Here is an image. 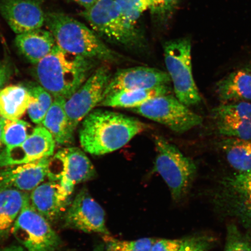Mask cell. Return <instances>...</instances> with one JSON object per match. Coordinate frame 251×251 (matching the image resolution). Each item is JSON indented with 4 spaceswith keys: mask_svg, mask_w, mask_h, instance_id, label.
I'll use <instances>...</instances> for the list:
<instances>
[{
    "mask_svg": "<svg viewBox=\"0 0 251 251\" xmlns=\"http://www.w3.org/2000/svg\"><path fill=\"white\" fill-rule=\"evenodd\" d=\"M146 128L139 119L121 113L93 110L81 122L80 145L91 155H105L121 149Z\"/></svg>",
    "mask_w": 251,
    "mask_h": 251,
    "instance_id": "cell-1",
    "label": "cell"
},
{
    "mask_svg": "<svg viewBox=\"0 0 251 251\" xmlns=\"http://www.w3.org/2000/svg\"><path fill=\"white\" fill-rule=\"evenodd\" d=\"M154 144L156 153L154 171L168 185L173 199L180 200L195 177L196 164L164 137L156 136Z\"/></svg>",
    "mask_w": 251,
    "mask_h": 251,
    "instance_id": "cell-4",
    "label": "cell"
},
{
    "mask_svg": "<svg viewBox=\"0 0 251 251\" xmlns=\"http://www.w3.org/2000/svg\"><path fill=\"white\" fill-rule=\"evenodd\" d=\"M66 100L61 97L54 98L42 124L51 134L55 143L60 145H68L74 140V133L71 129L65 109Z\"/></svg>",
    "mask_w": 251,
    "mask_h": 251,
    "instance_id": "cell-22",
    "label": "cell"
},
{
    "mask_svg": "<svg viewBox=\"0 0 251 251\" xmlns=\"http://www.w3.org/2000/svg\"><path fill=\"white\" fill-rule=\"evenodd\" d=\"M171 82L168 72L158 69L146 67L121 69L112 75L106 88L103 99L124 91L151 89L167 85Z\"/></svg>",
    "mask_w": 251,
    "mask_h": 251,
    "instance_id": "cell-13",
    "label": "cell"
},
{
    "mask_svg": "<svg viewBox=\"0 0 251 251\" xmlns=\"http://www.w3.org/2000/svg\"><path fill=\"white\" fill-rule=\"evenodd\" d=\"M4 149L5 147L2 139V118L1 117H0V155L1 154Z\"/></svg>",
    "mask_w": 251,
    "mask_h": 251,
    "instance_id": "cell-37",
    "label": "cell"
},
{
    "mask_svg": "<svg viewBox=\"0 0 251 251\" xmlns=\"http://www.w3.org/2000/svg\"><path fill=\"white\" fill-rule=\"evenodd\" d=\"M43 0H1L0 14L17 34L40 29L45 24Z\"/></svg>",
    "mask_w": 251,
    "mask_h": 251,
    "instance_id": "cell-14",
    "label": "cell"
},
{
    "mask_svg": "<svg viewBox=\"0 0 251 251\" xmlns=\"http://www.w3.org/2000/svg\"><path fill=\"white\" fill-rule=\"evenodd\" d=\"M1 118L2 139L5 149L21 145L33 132L34 128L26 122Z\"/></svg>",
    "mask_w": 251,
    "mask_h": 251,
    "instance_id": "cell-27",
    "label": "cell"
},
{
    "mask_svg": "<svg viewBox=\"0 0 251 251\" xmlns=\"http://www.w3.org/2000/svg\"><path fill=\"white\" fill-rule=\"evenodd\" d=\"M15 43L19 51L34 65L48 55L56 45L52 34L42 28L17 34Z\"/></svg>",
    "mask_w": 251,
    "mask_h": 251,
    "instance_id": "cell-18",
    "label": "cell"
},
{
    "mask_svg": "<svg viewBox=\"0 0 251 251\" xmlns=\"http://www.w3.org/2000/svg\"><path fill=\"white\" fill-rule=\"evenodd\" d=\"M100 63L66 51L56 45L36 65L35 75L40 85L54 98L67 100L85 82Z\"/></svg>",
    "mask_w": 251,
    "mask_h": 251,
    "instance_id": "cell-2",
    "label": "cell"
},
{
    "mask_svg": "<svg viewBox=\"0 0 251 251\" xmlns=\"http://www.w3.org/2000/svg\"><path fill=\"white\" fill-rule=\"evenodd\" d=\"M94 251H106L105 247L103 246H99L97 247Z\"/></svg>",
    "mask_w": 251,
    "mask_h": 251,
    "instance_id": "cell-38",
    "label": "cell"
},
{
    "mask_svg": "<svg viewBox=\"0 0 251 251\" xmlns=\"http://www.w3.org/2000/svg\"><path fill=\"white\" fill-rule=\"evenodd\" d=\"M215 92L220 101H251V74L246 70L232 72L216 84Z\"/></svg>",
    "mask_w": 251,
    "mask_h": 251,
    "instance_id": "cell-19",
    "label": "cell"
},
{
    "mask_svg": "<svg viewBox=\"0 0 251 251\" xmlns=\"http://www.w3.org/2000/svg\"><path fill=\"white\" fill-rule=\"evenodd\" d=\"M112 76L108 66H99L79 89L66 100L65 109L72 132L74 133L80 122L101 102Z\"/></svg>",
    "mask_w": 251,
    "mask_h": 251,
    "instance_id": "cell-10",
    "label": "cell"
},
{
    "mask_svg": "<svg viewBox=\"0 0 251 251\" xmlns=\"http://www.w3.org/2000/svg\"><path fill=\"white\" fill-rule=\"evenodd\" d=\"M0 251H26L24 248L17 246H11L8 247L4 248V249L0 250Z\"/></svg>",
    "mask_w": 251,
    "mask_h": 251,
    "instance_id": "cell-36",
    "label": "cell"
},
{
    "mask_svg": "<svg viewBox=\"0 0 251 251\" xmlns=\"http://www.w3.org/2000/svg\"><path fill=\"white\" fill-rule=\"evenodd\" d=\"M11 233L28 251H56L60 237L50 223L26 200L12 227Z\"/></svg>",
    "mask_w": 251,
    "mask_h": 251,
    "instance_id": "cell-7",
    "label": "cell"
},
{
    "mask_svg": "<svg viewBox=\"0 0 251 251\" xmlns=\"http://www.w3.org/2000/svg\"><path fill=\"white\" fill-rule=\"evenodd\" d=\"M73 1L81 6L84 9H86L92 7L96 0H73Z\"/></svg>",
    "mask_w": 251,
    "mask_h": 251,
    "instance_id": "cell-35",
    "label": "cell"
},
{
    "mask_svg": "<svg viewBox=\"0 0 251 251\" xmlns=\"http://www.w3.org/2000/svg\"><path fill=\"white\" fill-rule=\"evenodd\" d=\"M171 93L170 84L151 89L124 91L106 97L99 106L130 109L137 107L156 97L166 95Z\"/></svg>",
    "mask_w": 251,
    "mask_h": 251,
    "instance_id": "cell-21",
    "label": "cell"
},
{
    "mask_svg": "<svg viewBox=\"0 0 251 251\" xmlns=\"http://www.w3.org/2000/svg\"><path fill=\"white\" fill-rule=\"evenodd\" d=\"M105 212L86 188L81 189L65 215V226L85 233L109 235L105 225Z\"/></svg>",
    "mask_w": 251,
    "mask_h": 251,
    "instance_id": "cell-11",
    "label": "cell"
},
{
    "mask_svg": "<svg viewBox=\"0 0 251 251\" xmlns=\"http://www.w3.org/2000/svg\"><path fill=\"white\" fill-rule=\"evenodd\" d=\"M68 198L60 184L54 181L40 184L30 194L31 205L50 224L60 217Z\"/></svg>",
    "mask_w": 251,
    "mask_h": 251,
    "instance_id": "cell-17",
    "label": "cell"
},
{
    "mask_svg": "<svg viewBox=\"0 0 251 251\" xmlns=\"http://www.w3.org/2000/svg\"><path fill=\"white\" fill-rule=\"evenodd\" d=\"M27 88L30 94L28 114L33 123L41 125L53 102L52 96L40 84H29Z\"/></svg>",
    "mask_w": 251,
    "mask_h": 251,
    "instance_id": "cell-26",
    "label": "cell"
},
{
    "mask_svg": "<svg viewBox=\"0 0 251 251\" xmlns=\"http://www.w3.org/2000/svg\"><path fill=\"white\" fill-rule=\"evenodd\" d=\"M126 21L136 26L144 12L149 9V0H115Z\"/></svg>",
    "mask_w": 251,
    "mask_h": 251,
    "instance_id": "cell-28",
    "label": "cell"
},
{
    "mask_svg": "<svg viewBox=\"0 0 251 251\" xmlns=\"http://www.w3.org/2000/svg\"><path fill=\"white\" fill-rule=\"evenodd\" d=\"M212 117L216 130L226 137L251 139V103H222L213 109Z\"/></svg>",
    "mask_w": 251,
    "mask_h": 251,
    "instance_id": "cell-15",
    "label": "cell"
},
{
    "mask_svg": "<svg viewBox=\"0 0 251 251\" xmlns=\"http://www.w3.org/2000/svg\"><path fill=\"white\" fill-rule=\"evenodd\" d=\"M184 239L156 240L150 251H177L180 249Z\"/></svg>",
    "mask_w": 251,
    "mask_h": 251,
    "instance_id": "cell-33",
    "label": "cell"
},
{
    "mask_svg": "<svg viewBox=\"0 0 251 251\" xmlns=\"http://www.w3.org/2000/svg\"><path fill=\"white\" fill-rule=\"evenodd\" d=\"M49 159L3 168L0 170V187L13 188L26 193L33 190L47 177Z\"/></svg>",
    "mask_w": 251,
    "mask_h": 251,
    "instance_id": "cell-16",
    "label": "cell"
},
{
    "mask_svg": "<svg viewBox=\"0 0 251 251\" xmlns=\"http://www.w3.org/2000/svg\"><path fill=\"white\" fill-rule=\"evenodd\" d=\"M80 15L94 31L112 43L130 48L140 45L139 31L126 21L115 0H96Z\"/></svg>",
    "mask_w": 251,
    "mask_h": 251,
    "instance_id": "cell-5",
    "label": "cell"
},
{
    "mask_svg": "<svg viewBox=\"0 0 251 251\" xmlns=\"http://www.w3.org/2000/svg\"><path fill=\"white\" fill-rule=\"evenodd\" d=\"M220 146L229 165L237 173L251 170V139L226 137L221 141Z\"/></svg>",
    "mask_w": 251,
    "mask_h": 251,
    "instance_id": "cell-24",
    "label": "cell"
},
{
    "mask_svg": "<svg viewBox=\"0 0 251 251\" xmlns=\"http://www.w3.org/2000/svg\"><path fill=\"white\" fill-rule=\"evenodd\" d=\"M149 9L152 14L161 20L171 16L179 0H149Z\"/></svg>",
    "mask_w": 251,
    "mask_h": 251,
    "instance_id": "cell-32",
    "label": "cell"
},
{
    "mask_svg": "<svg viewBox=\"0 0 251 251\" xmlns=\"http://www.w3.org/2000/svg\"><path fill=\"white\" fill-rule=\"evenodd\" d=\"M222 184L228 195L237 200L251 216V170L225 177Z\"/></svg>",
    "mask_w": 251,
    "mask_h": 251,
    "instance_id": "cell-25",
    "label": "cell"
},
{
    "mask_svg": "<svg viewBox=\"0 0 251 251\" xmlns=\"http://www.w3.org/2000/svg\"><path fill=\"white\" fill-rule=\"evenodd\" d=\"M55 141L43 126L34 128L30 136L18 147L4 149L0 155V168L33 162L54 154Z\"/></svg>",
    "mask_w": 251,
    "mask_h": 251,
    "instance_id": "cell-12",
    "label": "cell"
},
{
    "mask_svg": "<svg viewBox=\"0 0 251 251\" xmlns=\"http://www.w3.org/2000/svg\"><path fill=\"white\" fill-rule=\"evenodd\" d=\"M45 24L56 45L66 51L100 62H118L125 58L106 46L95 31L62 12L46 13Z\"/></svg>",
    "mask_w": 251,
    "mask_h": 251,
    "instance_id": "cell-3",
    "label": "cell"
},
{
    "mask_svg": "<svg viewBox=\"0 0 251 251\" xmlns=\"http://www.w3.org/2000/svg\"><path fill=\"white\" fill-rule=\"evenodd\" d=\"M96 171L92 162L77 147H66L58 151L49 159L47 177L57 181L67 196L71 195L75 185L93 179Z\"/></svg>",
    "mask_w": 251,
    "mask_h": 251,
    "instance_id": "cell-9",
    "label": "cell"
},
{
    "mask_svg": "<svg viewBox=\"0 0 251 251\" xmlns=\"http://www.w3.org/2000/svg\"><path fill=\"white\" fill-rule=\"evenodd\" d=\"M246 70L250 72L251 74V65L248 67Z\"/></svg>",
    "mask_w": 251,
    "mask_h": 251,
    "instance_id": "cell-39",
    "label": "cell"
},
{
    "mask_svg": "<svg viewBox=\"0 0 251 251\" xmlns=\"http://www.w3.org/2000/svg\"><path fill=\"white\" fill-rule=\"evenodd\" d=\"M225 251H251V238L232 225L228 228Z\"/></svg>",
    "mask_w": 251,
    "mask_h": 251,
    "instance_id": "cell-30",
    "label": "cell"
},
{
    "mask_svg": "<svg viewBox=\"0 0 251 251\" xmlns=\"http://www.w3.org/2000/svg\"><path fill=\"white\" fill-rule=\"evenodd\" d=\"M14 72V67L10 59L4 58L0 61V90L10 79Z\"/></svg>",
    "mask_w": 251,
    "mask_h": 251,
    "instance_id": "cell-34",
    "label": "cell"
},
{
    "mask_svg": "<svg viewBox=\"0 0 251 251\" xmlns=\"http://www.w3.org/2000/svg\"><path fill=\"white\" fill-rule=\"evenodd\" d=\"M164 52L166 67L176 98L187 106L199 104L202 98L193 77L190 40L169 41L164 44Z\"/></svg>",
    "mask_w": 251,
    "mask_h": 251,
    "instance_id": "cell-6",
    "label": "cell"
},
{
    "mask_svg": "<svg viewBox=\"0 0 251 251\" xmlns=\"http://www.w3.org/2000/svg\"><path fill=\"white\" fill-rule=\"evenodd\" d=\"M131 111L183 133L201 125L203 119L172 94L156 97Z\"/></svg>",
    "mask_w": 251,
    "mask_h": 251,
    "instance_id": "cell-8",
    "label": "cell"
},
{
    "mask_svg": "<svg viewBox=\"0 0 251 251\" xmlns=\"http://www.w3.org/2000/svg\"><path fill=\"white\" fill-rule=\"evenodd\" d=\"M214 239L206 235H198L184 239L177 251H208Z\"/></svg>",
    "mask_w": 251,
    "mask_h": 251,
    "instance_id": "cell-31",
    "label": "cell"
},
{
    "mask_svg": "<svg viewBox=\"0 0 251 251\" xmlns=\"http://www.w3.org/2000/svg\"><path fill=\"white\" fill-rule=\"evenodd\" d=\"M155 238H145L135 241H121L106 238V251H150L156 241Z\"/></svg>",
    "mask_w": 251,
    "mask_h": 251,
    "instance_id": "cell-29",
    "label": "cell"
},
{
    "mask_svg": "<svg viewBox=\"0 0 251 251\" xmlns=\"http://www.w3.org/2000/svg\"><path fill=\"white\" fill-rule=\"evenodd\" d=\"M29 196L15 188L0 187V240L8 236Z\"/></svg>",
    "mask_w": 251,
    "mask_h": 251,
    "instance_id": "cell-20",
    "label": "cell"
},
{
    "mask_svg": "<svg viewBox=\"0 0 251 251\" xmlns=\"http://www.w3.org/2000/svg\"><path fill=\"white\" fill-rule=\"evenodd\" d=\"M30 99L29 91L23 85H11L0 90V117L15 120L27 111Z\"/></svg>",
    "mask_w": 251,
    "mask_h": 251,
    "instance_id": "cell-23",
    "label": "cell"
}]
</instances>
